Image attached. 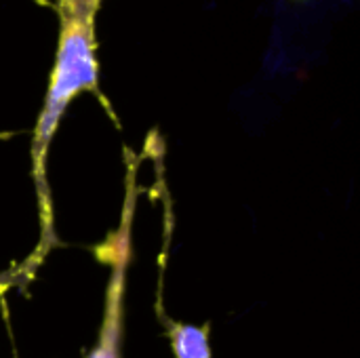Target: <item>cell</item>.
<instances>
[{
  "instance_id": "1",
  "label": "cell",
  "mask_w": 360,
  "mask_h": 358,
  "mask_svg": "<svg viewBox=\"0 0 360 358\" xmlns=\"http://www.w3.org/2000/svg\"><path fill=\"white\" fill-rule=\"evenodd\" d=\"M101 0H57L59 44L42 112L32 139L34 181L42 213L44 241L51 238V196L46 184V152L70 101L82 91H97L95 17Z\"/></svg>"
},
{
  "instance_id": "2",
  "label": "cell",
  "mask_w": 360,
  "mask_h": 358,
  "mask_svg": "<svg viewBox=\"0 0 360 358\" xmlns=\"http://www.w3.org/2000/svg\"><path fill=\"white\" fill-rule=\"evenodd\" d=\"M135 209V184L133 173L129 175V192L122 209V222L110 241L99 249L103 262L110 264L112 276L105 289L103 321L97 335V344L86 358H122V317H124V289H127V268L131 260V222Z\"/></svg>"
},
{
  "instance_id": "3",
  "label": "cell",
  "mask_w": 360,
  "mask_h": 358,
  "mask_svg": "<svg viewBox=\"0 0 360 358\" xmlns=\"http://www.w3.org/2000/svg\"><path fill=\"white\" fill-rule=\"evenodd\" d=\"M167 333L171 340V348L175 358H211V344H209V325L196 327L186 323L167 321Z\"/></svg>"
}]
</instances>
